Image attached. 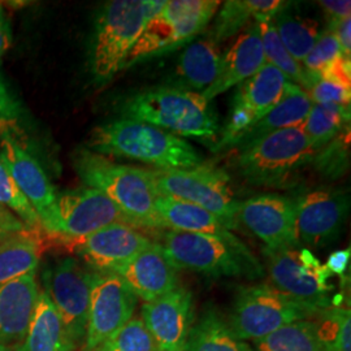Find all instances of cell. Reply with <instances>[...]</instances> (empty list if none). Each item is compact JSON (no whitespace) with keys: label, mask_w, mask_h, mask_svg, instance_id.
Here are the masks:
<instances>
[{"label":"cell","mask_w":351,"mask_h":351,"mask_svg":"<svg viewBox=\"0 0 351 351\" xmlns=\"http://www.w3.org/2000/svg\"><path fill=\"white\" fill-rule=\"evenodd\" d=\"M0 204L11 208L17 213L25 223L26 226L34 230H42V224L38 217L36 210L27 201L23 191L14 182L7 167L0 159Z\"/></svg>","instance_id":"d590c367"},{"label":"cell","mask_w":351,"mask_h":351,"mask_svg":"<svg viewBox=\"0 0 351 351\" xmlns=\"http://www.w3.org/2000/svg\"><path fill=\"white\" fill-rule=\"evenodd\" d=\"M19 103L14 101L3 78L0 77V125L11 124V121L19 117Z\"/></svg>","instance_id":"60d3db41"},{"label":"cell","mask_w":351,"mask_h":351,"mask_svg":"<svg viewBox=\"0 0 351 351\" xmlns=\"http://www.w3.org/2000/svg\"><path fill=\"white\" fill-rule=\"evenodd\" d=\"M124 119L158 126L175 136L219 138L220 125L216 112L199 93L171 86L146 88L129 95L120 106Z\"/></svg>","instance_id":"3957f363"},{"label":"cell","mask_w":351,"mask_h":351,"mask_svg":"<svg viewBox=\"0 0 351 351\" xmlns=\"http://www.w3.org/2000/svg\"><path fill=\"white\" fill-rule=\"evenodd\" d=\"M73 167L88 188L107 195L134 228H165L156 210L159 197L147 169L114 163L88 149H78Z\"/></svg>","instance_id":"7a4b0ae2"},{"label":"cell","mask_w":351,"mask_h":351,"mask_svg":"<svg viewBox=\"0 0 351 351\" xmlns=\"http://www.w3.org/2000/svg\"><path fill=\"white\" fill-rule=\"evenodd\" d=\"M293 202L300 245L324 249L339 239L350 211L348 191L316 189L303 193Z\"/></svg>","instance_id":"4fadbf2b"},{"label":"cell","mask_w":351,"mask_h":351,"mask_svg":"<svg viewBox=\"0 0 351 351\" xmlns=\"http://www.w3.org/2000/svg\"><path fill=\"white\" fill-rule=\"evenodd\" d=\"M313 165L326 178H339L350 165V126L315 152Z\"/></svg>","instance_id":"836d02e7"},{"label":"cell","mask_w":351,"mask_h":351,"mask_svg":"<svg viewBox=\"0 0 351 351\" xmlns=\"http://www.w3.org/2000/svg\"><path fill=\"white\" fill-rule=\"evenodd\" d=\"M164 251L176 268L210 277H245L258 280L264 268L250 249L237 237L168 230L163 236Z\"/></svg>","instance_id":"5b68a950"},{"label":"cell","mask_w":351,"mask_h":351,"mask_svg":"<svg viewBox=\"0 0 351 351\" xmlns=\"http://www.w3.org/2000/svg\"><path fill=\"white\" fill-rule=\"evenodd\" d=\"M94 351H159L141 316H133L125 326Z\"/></svg>","instance_id":"e575fe53"},{"label":"cell","mask_w":351,"mask_h":351,"mask_svg":"<svg viewBox=\"0 0 351 351\" xmlns=\"http://www.w3.org/2000/svg\"><path fill=\"white\" fill-rule=\"evenodd\" d=\"M184 351H256L246 341L236 339L226 319L208 308L191 326Z\"/></svg>","instance_id":"83f0119b"},{"label":"cell","mask_w":351,"mask_h":351,"mask_svg":"<svg viewBox=\"0 0 351 351\" xmlns=\"http://www.w3.org/2000/svg\"><path fill=\"white\" fill-rule=\"evenodd\" d=\"M341 55L342 51L337 38L332 30L326 29L324 32H320V36L317 38L313 50L310 51V53L302 62V66L314 84L315 81L319 80L320 72L326 65L336 60Z\"/></svg>","instance_id":"8d00e7d4"},{"label":"cell","mask_w":351,"mask_h":351,"mask_svg":"<svg viewBox=\"0 0 351 351\" xmlns=\"http://www.w3.org/2000/svg\"><path fill=\"white\" fill-rule=\"evenodd\" d=\"M350 247H348L345 250L335 251L328 256L326 267L332 275H337L342 281H345L346 272H348L349 264H350Z\"/></svg>","instance_id":"b9f144b4"},{"label":"cell","mask_w":351,"mask_h":351,"mask_svg":"<svg viewBox=\"0 0 351 351\" xmlns=\"http://www.w3.org/2000/svg\"><path fill=\"white\" fill-rule=\"evenodd\" d=\"M265 62L263 45L255 24L241 33L226 55L221 56V65L217 78L203 93V98L211 101L217 95L237 86L261 71Z\"/></svg>","instance_id":"44dd1931"},{"label":"cell","mask_w":351,"mask_h":351,"mask_svg":"<svg viewBox=\"0 0 351 351\" xmlns=\"http://www.w3.org/2000/svg\"><path fill=\"white\" fill-rule=\"evenodd\" d=\"M288 82L276 66L265 63L259 72L239 84L232 107L246 111L255 124L284 98Z\"/></svg>","instance_id":"603a6c76"},{"label":"cell","mask_w":351,"mask_h":351,"mask_svg":"<svg viewBox=\"0 0 351 351\" xmlns=\"http://www.w3.org/2000/svg\"><path fill=\"white\" fill-rule=\"evenodd\" d=\"M156 210L164 226L171 228V230L208 234L221 239L234 236L215 215L197 204L159 195L156 199Z\"/></svg>","instance_id":"d4e9b609"},{"label":"cell","mask_w":351,"mask_h":351,"mask_svg":"<svg viewBox=\"0 0 351 351\" xmlns=\"http://www.w3.org/2000/svg\"><path fill=\"white\" fill-rule=\"evenodd\" d=\"M141 319L158 350L184 351L194 320L193 295L178 287L158 300L145 302Z\"/></svg>","instance_id":"e0dca14e"},{"label":"cell","mask_w":351,"mask_h":351,"mask_svg":"<svg viewBox=\"0 0 351 351\" xmlns=\"http://www.w3.org/2000/svg\"><path fill=\"white\" fill-rule=\"evenodd\" d=\"M86 149L103 156L138 160L164 171L190 169L203 164V156L186 141L158 126L124 117L97 126Z\"/></svg>","instance_id":"6da1fadb"},{"label":"cell","mask_w":351,"mask_h":351,"mask_svg":"<svg viewBox=\"0 0 351 351\" xmlns=\"http://www.w3.org/2000/svg\"><path fill=\"white\" fill-rule=\"evenodd\" d=\"M239 224L261 239L271 251L297 249L295 210L291 198L280 194H262L239 203Z\"/></svg>","instance_id":"9a60e30c"},{"label":"cell","mask_w":351,"mask_h":351,"mask_svg":"<svg viewBox=\"0 0 351 351\" xmlns=\"http://www.w3.org/2000/svg\"><path fill=\"white\" fill-rule=\"evenodd\" d=\"M159 195L197 204L215 215L228 230L239 229V202L224 171L201 164L190 169H147Z\"/></svg>","instance_id":"52a82bcc"},{"label":"cell","mask_w":351,"mask_h":351,"mask_svg":"<svg viewBox=\"0 0 351 351\" xmlns=\"http://www.w3.org/2000/svg\"><path fill=\"white\" fill-rule=\"evenodd\" d=\"M94 274L72 256L58 259L42 274L43 291L56 308L75 349L84 343L86 336Z\"/></svg>","instance_id":"7c38bea8"},{"label":"cell","mask_w":351,"mask_h":351,"mask_svg":"<svg viewBox=\"0 0 351 351\" xmlns=\"http://www.w3.org/2000/svg\"><path fill=\"white\" fill-rule=\"evenodd\" d=\"M348 126H350V107L313 104L301 128L314 150L319 151Z\"/></svg>","instance_id":"1f68e13d"},{"label":"cell","mask_w":351,"mask_h":351,"mask_svg":"<svg viewBox=\"0 0 351 351\" xmlns=\"http://www.w3.org/2000/svg\"><path fill=\"white\" fill-rule=\"evenodd\" d=\"M287 3L281 0H229L217 13L208 39L215 45L234 37L250 20H272Z\"/></svg>","instance_id":"4316f807"},{"label":"cell","mask_w":351,"mask_h":351,"mask_svg":"<svg viewBox=\"0 0 351 351\" xmlns=\"http://www.w3.org/2000/svg\"><path fill=\"white\" fill-rule=\"evenodd\" d=\"M272 23L285 49L295 62L301 64L320 36L317 21L291 12L285 4L275 14Z\"/></svg>","instance_id":"f1b7e54d"},{"label":"cell","mask_w":351,"mask_h":351,"mask_svg":"<svg viewBox=\"0 0 351 351\" xmlns=\"http://www.w3.org/2000/svg\"><path fill=\"white\" fill-rule=\"evenodd\" d=\"M12 45V33L11 24L3 5H0V63L3 56L7 53Z\"/></svg>","instance_id":"f6af8a7d"},{"label":"cell","mask_w":351,"mask_h":351,"mask_svg":"<svg viewBox=\"0 0 351 351\" xmlns=\"http://www.w3.org/2000/svg\"><path fill=\"white\" fill-rule=\"evenodd\" d=\"M10 128L11 124L0 125V159L36 210L45 230L52 219L58 195L40 164L13 137Z\"/></svg>","instance_id":"2e32d148"},{"label":"cell","mask_w":351,"mask_h":351,"mask_svg":"<svg viewBox=\"0 0 351 351\" xmlns=\"http://www.w3.org/2000/svg\"><path fill=\"white\" fill-rule=\"evenodd\" d=\"M307 94L314 104H339L350 107L351 90L339 84L317 80L307 90Z\"/></svg>","instance_id":"74e56055"},{"label":"cell","mask_w":351,"mask_h":351,"mask_svg":"<svg viewBox=\"0 0 351 351\" xmlns=\"http://www.w3.org/2000/svg\"><path fill=\"white\" fill-rule=\"evenodd\" d=\"M313 101L310 99L307 91L301 86L288 82L284 98L274 110L263 116L259 121L245 130L239 138L234 141L232 150H237L243 146H247L258 139L275 133L277 130L288 128H300L304 123L307 114L313 107Z\"/></svg>","instance_id":"7402d4cb"},{"label":"cell","mask_w":351,"mask_h":351,"mask_svg":"<svg viewBox=\"0 0 351 351\" xmlns=\"http://www.w3.org/2000/svg\"><path fill=\"white\" fill-rule=\"evenodd\" d=\"M320 7L324 10L326 16L329 17V23H336L342 19L350 17L351 1L350 0H341V1H329V0H322L319 1Z\"/></svg>","instance_id":"ee69618b"},{"label":"cell","mask_w":351,"mask_h":351,"mask_svg":"<svg viewBox=\"0 0 351 351\" xmlns=\"http://www.w3.org/2000/svg\"><path fill=\"white\" fill-rule=\"evenodd\" d=\"M113 224H129L125 215L101 191L81 188L56 197L46 232L63 243L77 246L82 239Z\"/></svg>","instance_id":"8fae6325"},{"label":"cell","mask_w":351,"mask_h":351,"mask_svg":"<svg viewBox=\"0 0 351 351\" xmlns=\"http://www.w3.org/2000/svg\"><path fill=\"white\" fill-rule=\"evenodd\" d=\"M350 26V17L342 19L336 23H329V26H328V29L332 30L333 34L337 38L342 55L349 59H350L351 53Z\"/></svg>","instance_id":"7bdbcfd3"},{"label":"cell","mask_w":351,"mask_h":351,"mask_svg":"<svg viewBox=\"0 0 351 351\" xmlns=\"http://www.w3.org/2000/svg\"><path fill=\"white\" fill-rule=\"evenodd\" d=\"M339 328L328 351H351L350 307H337Z\"/></svg>","instance_id":"ab89813d"},{"label":"cell","mask_w":351,"mask_h":351,"mask_svg":"<svg viewBox=\"0 0 351 351\" xmlns=\"http://www.w3.org/2000/svg\"><path fill=\"white\" fill-rule=\"evenodd\" d=\"M0 351H8V350H5V349H4V348H1V346H0Z\"/></svg>","instance_id":"7dc6e473"},{"label":"cell","mask_w":351,"mask_h":351,"mask_svg":"<svg viewBox=\"0 0 351 351\" xmlns=\"http://www.w3.org/2000/svg\"><path fill=\"white\" fill-rule=\"evenodd\" d=\"M40 242L26 234L11 236L0 242V288L19 277L37 271Z\"/></svg>","instance_id":"f546056e"},{"label":"cell","mask_w":351,"mask_h":351,"mask_svg":"<svg viewBox=\"0 0 351 351\" xmlns=\"http://www.w3.org/2000/svg\"><path fill=\"white\" fill-rule=\"evenodd\" d=\"M319 80H328L339 84L345 88H351V59L343 55L339 56L336 60L328 64L320 72Z\"/></svg>","instance_id":"f35d334b"},{"label":"cell","mask_w":351,"mask_h":351,"mask_svg":"<svg viewBox=\"0 0 351 351\" xmlns=\"http://www.w3.org/2000/svg\"><path fill=\"white\" fill-rule=\"evenodd\" d=\"M151 243L152 241L137 228L113 224L82 239L75 249L91 271L117 274Z\"/></svg>","instance_id":"ac0fdd59"},{"label":"cell","mask_w":351,"mask_h":351,"mask_svg":"<svg viewBox=\"0 0 351 351\" xmlns=\"http://www.w3.org/2000/svg\"><path fill=\"white\" fill-rule=\"evenodd\" d=\"M38 295L36 272L19 277L0 288V346L5 350L14 351L24 342Z\"/></svg>","instance_id":"ffe728a7"},{"label":"cell","mask_w":351,"mask_h":351,"mask_svg":"<svg viewBox=\"0 0 351 351\" xmlns=\"http://www.w3.org/2000/svg\"><path fill=\"white\" fill-rule=\"evenodd\" d=\"M147 23L145 0H113L103 7L90 53L91 73L97 82H107L125 68Z\"/></svg>","instance_id":"8992f818"},{"label":"cell","mask_w":351,"mask_h":351,"mask_svg":"<svg viewBox=\"0 0 351 351\" xmlns=\"http://www.w3.org/2000/svg\"><path fill=\"white\" fill-rule=\"evenodd\" d=\"M263 254L274 288L317 311L332 307L329 297L335 288L330 284L332 274L313 251L306 247L300 250L263 249Z\"/></svg>","instance_id":"30bf717a"},{"label":"cell","mask_w":351,"mask_h":351,"mask_svg":"<svg viewBox=\"0 0 351 351\" xmlns=\"http://www.w3.org/2000/svg\"><path fill=\"white\" fill-rule=\"evenodd\" d=\"M7 239H8V237H7ZM3 239V237H1V230H0V241H4V239Z\"/></svg>","instance_id":"bcb514c9"},{"label":"cell","mask_w":351,"mask_h":351,"mask_svg":"<svg viewBox=\"0 0 351 351\" xmlns=\"http://www.w3.org/2000/svg\"><path fill=\"white\" fill-rule=\"evenodd\" d=\"M322 313L290 298L269 284L241 287L226 320L236 339H263L281 326Z\"/></svg>","instance_id":"9c48e42d"},{"label":"cell","mask_w":351,"mask_h":351,"mask_svg":"<svg viewBox=\"0 0 351 351\" xmlns=\"http://www.w3.org/2000/svg\"><path fill=\"white\" fill-rule=\"evenodd\" d=\"M255 25L259 30V36L263 45L265 62L276 66L278 71L287 75L291 84L301 86L304 88V91L311 88L313 82L310 77L304 72L302 64L295 62L282 45L272 20L258 19L255 20Z\"/></svg>","instance_id":"d6a6232c"},{"label":"cell","mask_w":351,"mask_h":351,"mask_svg":"<svg viewBox=\"0 0 351 351\" xmlns=\"http://www.w3.org/2000/svg\"><path fill=\"white\" fill-rule=\"evenodd\" d=\"M258 351H328L313 320H298L254 341Z\"/></svg>","instance_id":"4dcf8cb0"},{"label":"cell","mask_w":351,"mask_h":351,"mask_svg":"<svg viewBox=\"0 0 351 351\" xmlns=\"http://www.w3.org/2000/svg\"><path fill=\"white\" fill-rule=\"evenodd\" d=\"M138 298L116 274H94L84 350L94 351L134 316Z\"/></svg>","instance_id":"5bb4252c"},{"label":"cell","mask_w":351,"mask_h":351,"mask_svg":"<svg viewBox=\"0 0 351 351\" xmlns=\"http://www.w3.org/2000/svg\"><path fill=\"white\" fill-rule=\"evenodd\" d=\"M220 65L221 53L217 45L210 39L191 43L182 52L168 86L201 94L215 82Z\"/></svg>","instance_id":"cb8c5ba5"},{"label":"cell","mask_w":351,"mask_h":351,"mask_svg":"<svg viewBox=\"0 0 351 351\" xmlns=\"http://www.w3.org/2000/svg\"><path fill=\"white\" fill-rule=\"evenodd\" d=\"M220 4L219 0L165 1L163 11L145 26L125 68L171 53L193 40L210 24Z\"/></svg>","instance_id":"ba28073f"},{"label":"cell","mask_w":351,"mask_h":351,"mask_svg":"<svg viewBox=\"0 0 351 351\" xmlns=\"http://www.w3.org/2000/svg\"><path fill=\"white\" fill-rule=\"evenodd\" d=\"M177 274L178 269L168 258L163 246L152 242L116 275L125 281L137 298L151 302L178 288Z\"/></svg>","instance_id":"d6986e66"},{"label":"cell","mask_w":351,"mask_h":351,"mask_svg":"<svg viewBox=\"0 0 351 351\" xmlns=\"http://www.w3.org/2000/svg\"><path fill=\"white\" fill-rule=\"evenodd\" d=\"M315 152L303 129L288 128L236 150L234 167L252 186L294 188Z\"/></svg>","instance_id":"277c9868"},{"label":"cell","mask_w":351,"mask_h":351,"mask_svg":"<svg viewBox=\"0 0 351 351\" xmlns=\"http://www.w3.org/2000/svg\"><path fill=\"white\" fill-rule=\"evenodd\" d=\"M14 351H75L62 319L42 290L24 342Z\"/></svg>","instance_id":"484cf974"}]
</instances>
